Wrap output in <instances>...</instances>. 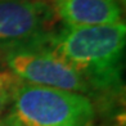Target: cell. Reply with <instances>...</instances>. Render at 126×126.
Wrapping results in <instances>:
<instances>
[{"mask_svg":"<svg viewBox=\"0 0 126 126\" xmlns=\"http://www.w3.org/2000/svg\"><path fill=\"white\" fill-rule=\"evenodd\" d=\"M57 19L67 27L104 26L121 21L118 0H49Z\"/></svg>","mask_w":126,"mask_h":126,"instance_id":"cell-5","label":"cell"},{"mask_svg":"<svg viewBox=\"0 0 126 126\" xmlns=\"http://www.w3.org/2000/svg\"><path fill=\"white\" fill-rule=\"evenodd\" d=\"M22 82L8 70H0V118H3L12 102L14 90Z\"/></svg>","mask_w":126,"mask_h":126,"instance_id":"cell-6","label":"cell"},{"mask_svg":"<svg viewBox=\"0 0 126 126\" xmlns=\"http://www.w3.org/2000/svg\"><path fill=\"white\" fill-rule=\"evenodd\" d=\"M3 120L7 126H95L96 110L86 95L19 82Z\"/></svg>","mask_w":126,"mask_h":126,"instance_id":"cell-2","label":"cell"},{"mask_svg":"<svg viewBox=\"0 0 126 126\" xmlns=\"http://www.w3.org/2000/svg\"><path fill=\"white\" fill-rule=\"evenodd\" d=\"M120 3H122V4H125V0H118Z\"/></svg>","mask_w":126,"mask_h":126,"instance_id":"cell-8","label":"cell"},{"mask_svg":"<svg viewBox=\"0 0 126 126\" xmlns=\"http://www.w3.org/2000/svg\"><path fill=\"white\" fill-rule=\"evenodd\" d=\"M57 22L49 0H0V51L47 41Z\"/></svg>","mask_w":126,"mask_h":126,"instance_id":"cell-4","label":"cell"},{"mask_svg":"<svg viewBox=\"0 0 126 126\" xmlns=\"http://www.w3.org/2000/svg\"><path fill=\"white\" fill-rule=\"evenodd\" d=\"M0 126H7V125H5V122H4V120H3V118H0Z\"/></svg>","mask_w":126,"mask_h":126,"instance_id":"cell-7","label":"cell"},{"mask_svg":"<svg viewBox=\"0 0 126 126\" xmlns=\"http://www.w3.org/2000/svg\"><path fill=\"white\" fill-rule=\"evenodd\" d=\"M45 44L89 84L95 95H113L122 90L126 44L122 21L104 26H63Z\"/></svg>","mask_w":126,"mask_h":126,"instance_id":"cell-1","label":"cell"},{"mask_svg":"<svg viewBox=\"0 0 126 126\" xmlns=\"http://www.w3.org/2000/svg\"><path fill=\"white\" fill-rule=\"evenodd\" d=\"M1 62L22 82L72 91L91 99L95 96L89 84L45 41L1 51Z\"/></svg>","mask_w":126,"mask_h":126,"instance_id":"cell-3","label":"cell"}]
</instances>
